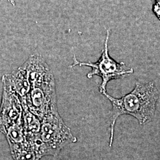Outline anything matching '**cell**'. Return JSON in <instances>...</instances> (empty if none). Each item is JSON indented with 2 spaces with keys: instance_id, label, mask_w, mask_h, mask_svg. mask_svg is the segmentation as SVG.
Wrapping results in <instances>:
<instances>
[{
  "instance_id": "cell-4",
  "label": "cell",
  "mask_w": 160,
  "mask_h": 160,
  "mask_svg": "<svg viewBox=\"0 0 160 160\" xmlns=\"http://www.w3.org/2000/svg\"><path fill=\"white\" fill-rule=\"evenodd\" d=\"M26 100L29 110L40 120L58 112L55 78L32 88Z\"/></svg>"
},
{
  "instance_id": "cell-6",
  "label": "cell",
  "mask_w": 160,
  "mask_h": 160,
  "mask_svg": "<svg viewBox=\"0 0 160 160\" xmlns=\"http://www.w3.org/2000/svg\"><path fill=\"white\" fill-rule=\"evenodd\" d=\"M22 66L31 88L55 78L51 69L40 54L30 55Z\"/></svg>"
},
{
  "instance_id": "cell-11",
  "label": "cell",
  "mask_w": 160,
  "mask_h": 160,
  "mask_svg": "<svg viewBox=\"0 0 160 160\" xmlns=\"http://www.w3.org/2000/svg\"><path fill=\"white\" fill-rule=\"evenodd\" d=\"M152 10L155 15L160 20V0H155Z\"/></svg>"
},
{
  "instance_id": "cell-9",
  "label": "cell",
  "mask_w": 160,
  "mask_h": 160,
  "mask_svg": "<svg viewBox=\"0 0 160 160\" xmlns=\"http://www.w3.org/2000/svg\"><path fill=\"white\" fill-rule=\"evenodd\" d=\"M5 135L10 147L28 143L23 128L22 117L7 129Z\"/></svg>"
},
{
  "instance_id": "cell-8",
  "label": "cell",
  "mask_w": 160,
  "mask_h": 160,
  "mask_svg": "<svg viewBox=\"0 0 160 160\" xmlns=\"http://www.w3.org/2000/svg\"><path fill=\"white\" fill-rule=\"evenodd\" d=\"M23 108L22 120L24 133L27 141L31 138L39 134L41 128V120L33 114L28 109L26 100H21Z\"/></svg>"
},
{
  "instance_id": "cell-3",
  "label": "cell",
  "mask_w": 160,
  "mask_h": 160,
  "mask_svg": "<svg viewBox=\"0 0 160 160\" xmlns=\"http://www.w3.org/2000/svg\"><path fill=\"white\" fill-rule=\"evenodd\" d=\"M110 29H106V36L104 41V48L102 55L96 62H84L78 61L76 56L73 58V63L70 67L75 66H87L92 68L91 72L87 74L88 78H92L94 75L100 77L102 82L99 87L102 94L106 92V86L110 81L122 78L127 75L133 73V68L126 67L124 62H118L111 57L109 53V40Z\"/></svg>"
},
{
  "instance_id": "cell-5",
  "label": "cell",
  "mask_w": 160,
  "mask_h": 160,
  "mask_svg": "<svg viewBox=\"0 0 160 160\" xmlns=\"http://www.w3.org/2000/svg\"><path fill=\"white\" fill-rule=\"evenodd\" d=\"M23 108L20 98L3 87L0 105V132L5 135L7 129L22 117Z\"/></svg>"
},
{
  "instance_id": "cell-1",
  "label": "cell",
  "mask_w": 160,
  "mask_h": 160,
  "mask_svg": "<svg viewBox=\"0 0 160 160\" xmlns=\"http://www.w3.org/2000/svg\"><path fill=\"white\" fill-rule=\"evenodd\" d=\"M112 103L110 118V137L109 147H112L114 138V126L117 119L123 114L135 118L140 125H145L153 119L158 92L154 82L147 84L136 82L134 89L120 98H116L107 92L103 94Z\"/></svg>"
},
{
  "instance_id": "cell-10",
  "label": "cell",
  "mask_w": 160,
  "mask_h": 160,
  "mask_svg": "<svg viewBox=\"0 0 160 160\" xmlns=\"http://www.w3.org/2000/svg\"><path fill=\"white\" fill-rule=\"evenodd\" d=\"M10 148L14 160H40L29 142L23 145L10 147Z\"/></svg>"
},
{
  "instance_id": "cell-7",
  "label": "cell",
  "mask_w": 160,
  "mask_h": 160,
  "mask_svg": "<svg viewBox=\"0 0 160 160\" xmlns=\"http://www.w3.org/2000/svg\"><path fill=\"white\" fill-rule=\"evenodd\" d=\"M2 82L3 87L16 94L20 100H26L31 89L29 81L22 65L12 73L3 75Z\"/></svg>"
},
{
  "instance_id": "cell-2",
  "label": "cell",
  "mask_w": 160,
  "mask_h": 160,
  "mask_svg": "<svg viewBox=\"0 0 160 160\" xmlns=\"http://www.w3.org/2000/svg\"><path fill=\"white\" fill-rule=\"evenodd\" d=\"M39 138L40 142L36 153L40 159L46 155L55 157L65 146L77 141L58 111L41 120Z\"/></svg>"
}]
</instances>
